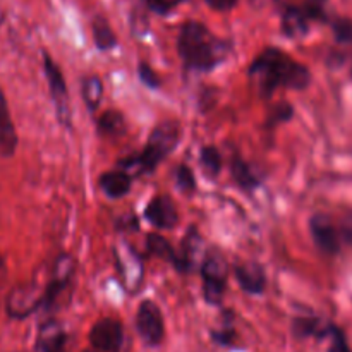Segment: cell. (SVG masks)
Segmentation results:
<instances>
[{
  "label": "cell",
  "instance_id": "1",
  "mask_svg": "<svg viewBox=\"0 0 352 352\" xmlns=\"http://www.w3.org/2000/svg\"><path fill=\"white\" fill-rule=\"evenodd\" d=\"M250 79L258 91L270 96L275 89H305L311 82V72L305 64H299L278 48H267L253 60Z\"/></svg>",
  "mask_w": 352,
  "mask_h": 352
},
{
  "label": "cell",
  "instance_id": "2",
  "mask_svg": "<svg viewBox=\"0 0 352 352\" xmlns=\"http://www.w3.org/2000/svg\"><path fill=\"white\" fill-rule=\"evenodd\" d=\"M177 50L189 69L206 72L226 60L230 45L213 36L205 24L189 21L179 31Z\"/></svg>",
  "mask_w": 352,
  "mask_h": 352
},
{
  "label": "cell",
  "instance_id": "3",
  "mask_svg": "<svg viewBox=\"0 0 352 352\" xmlns=\"http://www.w3.org/2000/svg\"><path fill=\"white\" fill-rule=\"evenodd\" d=\"M181 134L182 129L177 120H164L151 131L144 150L140 155L122 160L120 167L134 168L136 174L155 170L158 164L174 151L181 141Z\"/></svg>",
  "mask_w": 352,
  "mask_h": 352
},
{
  "label": "cell",
  "instance_id": "4",
  "mask_svg": "<svg viewBox=\"0 0 352 352\" xmlns=\"http://www.w3.org/2000/svg\"><path fill=\"white\" fill-rule=\"evenodd\" d=\"M229 267L220 254H208L203 258L201 277H203V296L210 305H220L226 292Z\"/></svg>",
  "mask_w": 352,
  "mask_h": 352
},
{
  "label": "cell",
  "instance_id": "5",
  "mask_svg": "<svg viewBox=\"0 0 352 352\" xmlns=\"http://www.w3.org/2000/svg\"><path fill=\"white\" fill-rule=\"evenodd\" d=\"M116 253V265L119 272V278L122 282V287L127 292L134 294L140 291L144 277V267L141 258L138 256L136 251L127 243H119L113 250Z\"/></svg>",
  "mask_w": 352,
  "mask_h": 352
},
{
  "label": "cell",
  "instance_id": "6",
  "mask_svg": "<svg viewBox=\"0 0 352 352\" xmlns=\"http://www.w3.org/2000/svg\"><path fill=\"white\" fill-rule=\"evenodd\" d=\"M43 65L58 120H60L64 126H71V107H69V93L64 76H62L58 65L52 60L48 54L43 55Z\"/></svg>",
  "mask_w": 352,
  "mask_h": 352
},
{
  "label": "cell",
  "instance_id": "7",
  "mask_svg": "<svg viewBox=\"0 0 352 352\" xmlns=\"http://www.w3.org/2000/svg\"><path fill=\"white\" fill-rule=\"evenodd\" d=\"M76 272V261L74 258L69 254H62L57 258L54 265V274H52V282L47 289H45V299L43 306L47 309L55 308L58 305V299L65 292V289L71 285L72 277Z\"/></svg>",
  "mask_w": 352,
  "mask_h": 352
},
{
  "label": "cell",
  "instance_id": "8",
  "mask_svg": "<svg viewBox=\"0 0 352 352\" xmlns=\"http://www.w3.org/2000/svg\"><path fill=\"white\" fill-rule=\"evenodd\" d=\"M136 327L141 339L150 346H158L164 339V318L153 301H143L138 308Z\"/></svg>",
  "mask_w": 352,
  "mask_h": 352
},
{
  "label": "cell",
  "instance_id": "9",
  "mask_svg": "<svg viewBox=\"0 0 352 352\" xmlns=\"http://www.w3.org/2000/svg\"><path fill=\"white\" fill-rule=\"evenodd\" d=\"M45 291L36 284H24L14 289L7 299V311L14 318H24L43 305Z\"/></svg>",
  "mask_w": 352,
  "mask_h": 352
},
{
  "label": "cell",
  "instance_id": "10",
  "mask_svg": "<svg viewBox=\"0 0 352 352\" xmlns=\"http://www.w3.org/2000/svg\"><path fill=\"white\" fill-rule=\"evenodd\" d=\"M89 342L96 351L119 352L124 342L122 325L113 318H102L93 325Z\"/></svg>",
  "mask_w": 352,
  "mask_h": 352
},
{
  "label": "cell",
  "instance_id": "11",
  "mask_svg": "<svg viewBox=\"0 0 352 352\" xmlns=\"http://www.w3.org/2000/svg\"><path fill=\"white\" fill-rule=\"evenodd\" d=\"M148 222L160 230H170L179 223V212L168 196H155L144 210Z\"/></svg>",
  "mask_w": 352,
  "mask_h": 352
},
{
  "label": "cell",
  "instance_id": "12",
  "mask_svg": "<svg viewBox=\"0 0 352 352\" xmlns=\"http://www.w3.org/2000/svg\"><path fill=\"white\" fill-rule=\"evenodd\" d=\"M309 230H311L313 241L316 246L327 254H336L340 250V232L336 229L332 220L327 215H313L309 222Z\"/></svg>",
  "mask_w": 352,
  "mask_h": 352
},
{
  "label": "cell",
  "instance_id": "13",
  "mask_svg": "<svg viewBox=\"0 0 352 352\" xmlns=\"http://www.w3.org/2000/svg\"><path fill=\"white\" fill-rule=\"evenodd\" d=\"M234 275L241 287L250 294H261L267 285V275L256 261H241L234 267Z\"/></svg>",
  "mask_w": 352,
  "mask_h": 352
},
{
  "label": "cell",
  "instance_id": "14",
  "mask_svg": "<svg viewBox=\"0 0 352 352\" xmlns=\"http://www.w3.org/2000/svg\"><path fill=\"white\" fill-rule=\"evenodd\" d=\"M65 336L64 327L55 320L43 323L38 332L36 352H64L65 349Z\"/></svg>",
  "mask_w": 352,
  "mask_h": 352
},
{
  "label": "cell",
  "instance_id": "15",
  "mask_svg": "<svg viewBox=\"0 0 352 352\" xmlns=\"http://www.w3.org/2000/svg\"><path fill=\"white\" fill-rule=\"evenodd\" d=\"M100 188H102L103 195L109 196L112 199L124 198L127 192L131 191V186H133V177L127 170H112L105 172V174L100 177L98 181Z\"/></svg>",
  "mask_w": 352,
  "mask_h": 352
},
{
  "label": "cell",
  "instance_id": "16",
  "mask_svg": "<svg viewBox=\"0 0 352 352\" xmlns=\"http://www.w3.org/2000/svg\"><path fill=\"white\" fill-rule=\"evenodd\" d=\"M201 254V237L196 232V229H189L188 236L182 241V253L177 254V263L175 268L181 272H189L196 267V261Z\"/></svg>",
  "mask_w": 352,
  "mask_h": 352
},
{
  "label": "cell",
  "instance_id": "17",
  "mask_svg": "<svg viewBox=\"0 0 352 352\" xmlns=\"http://www.w3.org/2000/svg\"><path fill=\"white\" fill-rule=\"evenodd\" d=\"M17 144L16 131H14V124L10 120L9 109H7L6 96H3L2 89H0V150L3 155L14 153V148Z\"/></svg>",
  "mask_w": 352,
  "mask_h": 352
},
{
  "label": "cell",
  "instance_id": "18",
  "mask_svg": "<svg viewBox=\"0 0 352 352\" xmlns=\"http://www.w3.org/2000/svg\"><path fill=\"white\" fill-rule=\"evenodd\" d=\"M282 30L292 40L302 38L308 33V14L298 7L285 9L284 17H282Z\"/></svg>",
  "mask_w": 352,
  "mask_h": 352
},
{
  "label": "cell",
  "instance_id": "19",
  "mask_svg": "<svg viewBox=\"0 0 352 352\" xmlns=\"http://www.w3.org/2000/svg\"><path fill=\"white\" fill-rule=\"evenodd\" d=\"M93 41H95L98 50H112L117 45V38L113 34L112 28H110L109 21L105 17L98 16L93 21Z\"/></svg>",
  "mask_w": 352,
  "mask_h": 352
},
{
  "label": "cell",
  "instance_id": "20",
  "mask_svg": "<svg viewBox=\"0 0 352 352\" xmlns=\"http://www.w3.org/2000/svg\"><path fill=\"white\" fill-rule=\"evenodd\" d=\"M98 131L105 136L117 138L126 133V119L119 110H107L98 119Z\"/></svg>",
  "mask_w": 352,
  "mask_h": 352
},
{
  "label": "cell",
  "instance_id": "21",
  "mask_svg": "<svg viewBox=\"0 0 352 352\" xmlns=\"http://www.w3.org/2000/svg\"><path fill=\"white\" fill-rule=\"evenodd\" d=\"M146 248H148V253H150L151 256H157L160 258V260L170 261L174 267L175 263H177V253H175L174 248L170 246V243H168L167 239H164L160 234H155V232L148 234Z\"/></svg>",
  "mask_w": 352,
  "mask_h": 352
},
{
  "label": "cell",
  "instance_id": "22",
  "mask_svg": "<svg viewBox=\"0 0 352 352\" xmlns=\"http://www.w3.org/2000/svg\"><path fill=\"white\" fill-rule=\"evenodd\" d=\"M230 170H232L234 181H236L237 186H239L241 189H244V191H254V189L260 186V181H258L256 175L253 174L250 165L244 160H241V158H236V160L232 162Z\"/></svg>",
  "mask_w": 352,
  "mask_h": 352
},
{
  "label": "cell",
  "instance_id": "23",
  "mask_svg": "<svg viewBox=\"0 0 352 352\" xmlns=\"http://www.w3.org/2000/svg\"><path fill=\"white\" fill-rule=\"evenodd\" d=\"M82 100L89 110H96L103 98V82L98 76H89L82 81Z\"/></svg>",
  "mask_w": 352,
  "mask_h": 352
},
{
  "label": "cell",
  "instance_id": "24",
  "mask_svg": "<svg viewBox=\"0 0 352 352\" xmlns=\"http://www.w3.org/2000/svg\"><path fill=\"white\" fill-rule=\"evenodd\" d=\"M199 162H201L203 170L210 177H217L222 170V155L215 146H203L199 153Z\"/></svg>",
  "mask_w": 352,
  "mask_h": 352
},
{
  "label": "cell",
  "instance_id": "25",
  "mask_svg": "<svg viewBox=\"0 0 352 352\" xmlns=\"http://www.w3.org/2000/svg\"><path fill=\"white\" fill-rule=\"evenodd\" d=\"M175 182L184 195H192L196 189V177L188 165H179L175 168Z\"/></svg>",
  "mask_w": 352,
  "mask_h": 352
},
{
  "label": "cell",
  "instance_id": "26",
  "mask_svg": "<svg viewBox=\"0 0 352 352\" xmlns=\"http://www.w3.org/2000/svg\"><path fill=\"white\" fill-rule=\"evenodd\" d=\"M296 333H298L299 337H308V336H329V330L330 327H323L320 325L318 320H298L296 322V327H294Z\"/></svg>",
  "mask_w": 352,
  "mask_h": 352
},
{
  "label": "cell",
  "instance_id": "27",
  "mask_svg": "<svg viewBox=\"0 0 352 352\" xmlns=\"http://www.w3.org/2000/svg\"><path fill=\"white\" fill-rule=\"evenodd\" d=\"M329 336L330 340H332L330 342V352H351L346 337H344V333L337 327H330Z\"/></svg>",
  "mask_w": 352,
  "mask_h": 352
},
{
  "label": "cell",
  "instance_id": "28",
  "mask_svg": "<svg viewBox=\"0 0 352 352\" xmlns=\"http://www.w3.org/2000/svg\"><path fill=\"white\" fill-rule=\"evenodd\" d=\"M138 74H140V79L148 86V88H158V86H160V78H158L157 72H155L146 62H141L140 67H138Z\"/></svg>",
  "mask_w": 352,
  "mask_h": 352
},
{
  "label": "cell",
  "instance_id": "29",
  "mask_svg": "<svg viewBox=\"0 0 352 352\" xmlns=\"http://www.w3.org/2000/svg\"><path fill=\"white\" fill-rule=\"evenodd\" d=\"M182 0H146L150 10L157 14H167L170 12L174 7H177Z\"/></svg>",
  "mask_w": 352,
  "mask_h": 352
},
{
  "label": "cell",
  "instance_id": "30",
  "mask_svg": "<svg viewBox=\"0 0 352 352\" xmlns=\"http://www.w3.org/2000/svg\"><path fill=\"white\" fill-rule=\"evenodd\" d=\"M333 31L339 41H351L352 40V23L347 19H339L333 23Z\"/></svg>",
  "mask_w": 352,
  "mask_h": 352
},
{
  "label": "cell",
  "instance_id": "31",
  "mask_svg": "<svg viewBox=\"0 0 352 352\" xmlns=\"http://www.w3.org/2000/svg\"><path fill=\"white\" fill-rule=\"evenodd\" d=\"M292 116V107L289 103H278L274 109V117H270V120H275V122H284V120H289Z\"/></svg>",
  "mask_w": 352,
  "mask_h": 352
},
{
  "label": "cell",
  "instance_id": "32",
  "mask_svg": "<svg viewBox=\"0 0 352 352\" xmlns=\"http://www.w3.org/2000/svg\"><path fill=\"white\" fill-rule=\"evenodd\" d=\"M340 236L346 243L352 244V212L347 213L340 222Z\"/></svg>",
  "mask_w": 352,
  "mask_h": 352
},
{
  "label": "cell",
  "instance_id": "33",
  "mask_svg": "<svg viewBox=\"0 0 352 352\" xmlns=\"http://www.w3.org/2000/svg\"><path fill=\"white\" fill-rule=\"evenodd\" d=\"M205 2L215 10H229L236 6L237 0H205Z\"/></svg>",
  "mask_w": 352,
  "mask_h": 352
},
{
  "label": "cell",
  "instance_id": "34",
  "mask_svg": "<svg viewBox=\"0 0 352 352\" xmlns=\"http://www.w3.org/2000/svg\"><path fill=\"white\" fill-rule=\"evenodd\" d=\"M315 3H320V2H325V0H313Z\"/></svg>",
  "mask_w": 352,
  "mask_h": 352
},
{
  "label": "cell",
  "instance_id": "35",
  "mask_svg": "<svg viewBox=\"0 0 352 352\" xmlns=\"http://www.w3.org/2000/svg\"><path fill=\"white\" fill-rule=\"evenodd\" d=\"M2 17H3V16H2V10H0V23H2Z\"/></svg>",
  "mask_w": 352,
  "mask_h": 352
},
{
  "label": "cell",
  "instance_id": "36",
  "mask_svg": "<svg viewBox=\"0 0 352 352\" xmlns=\"http://www.w3.org/2000/svg\"><path fill=\"white\" fill-rule=\"evenodd\" d=\"M86 352H96V351H86Z\"/></svg>",
  "mask_w": 352,
  "mask_h": 352
}]
</instances>
